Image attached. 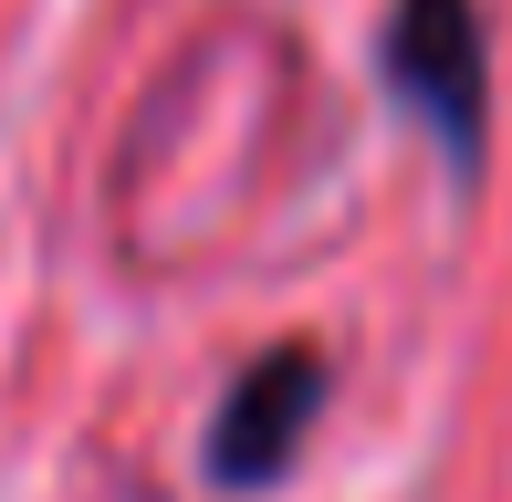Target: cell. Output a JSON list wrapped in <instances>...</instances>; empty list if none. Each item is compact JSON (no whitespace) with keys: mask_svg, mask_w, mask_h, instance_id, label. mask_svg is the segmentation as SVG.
Returning a JSON list of instances; mask_svg holds the SVG:
<instances>
[{"mask_svg":"<svg viewBox=\"0 0 512 502\" xmlns=\"http://www.w3.org/2000/svg\"><path fill=\"white\" fill-rule=\"evenodd\" d=\"M324 387H335L324 346H272L262 367L230 387V408H220V440H209L220 482H272V471H293V450H304Z\"/></svg>","mask_w":512,"mask_h":502,"instance_id":"cell-2","label":"cell"},{"mask_svg":"<svg viewBox=\"0 0 512 502\" xmlns=\"http://www.w3.org/2000/svg\"><path fill=\"white\" fill-rule=\"evenodd\" d=\"M387 74H398V95L429 116V136L471 168L481 157V116H492V42H481V11L471 0H398Z\"/></svg>","mask_w":512,"mask_h":502,"instance_id":"cell-1","label":"cell"}]
</instances>
